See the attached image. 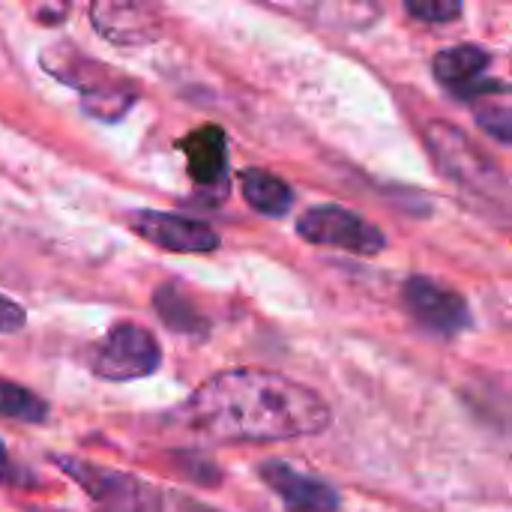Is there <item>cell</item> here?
Segmentation results:
<instances>
[{
    "label": "cell",
    "instance_id": "cell-1",
    "mask_svg": "<svg viewBox=\"0 0 512 512\" xmlns=\"http://www.w3.org/2000/svg\"><path fill=\"white\" fill-rule=\"evenodd\" d=\"M180 417L192 432L225 444L312 438L330 426V408L315 390L267 369H231L207 378Z\"/></svg>",
    "mask_w": 512,
    "mask_h": 512
},
{
    "label": "cell",
    "instance_id": "cell-2",
    "mask_svg": "<svg viewBox=\"0 0 512 512\" xmlns=\"http://www.w3.org/2000/svg\"><path fill=\"white\" fill-rule=\"evenodd\" d=\"M39 66L57 78L60 84L72 87L81 93V111L114 123L120 120L138 99V90L129 78L117 75L111 66L87 57L78 51V45L72 42H54L39 54Z\"/></svg>",
    "mask_w": 512,
    "mask_h": 512
},
{
    "label": "cell",
    "instance_id": "cell-3",
    "mask_svg": "<svg viewBox=\"0 0 512 512\" xmlns=\"http://www.w3.org/2000/svg\"><path fill=\"white\" fill-rule=\"evenodd\" d=\"M162 348L156 336L132 321H120L108 330L105 342L93 351V375L105 381H135L159 369Z\"/></svg>",
    "mask_w": 512,
    "mask_h": 512
},
{
    "label": "cell",
    "instance_id": "cell-4",
    "mask_svg": "<svg viewBox=\"0 0 512 512\" xmlns=\"http://www.w3.org/2000/svg\"><path fill=\"white\" fill-rule=\"evenodd\" d=\"M426 144L435 153L438 165L462 186H471L477 192H495L501 186V171L495 159H489L462 129L432 120L426 126Z\"/></svg>",
    "mask_w": 512,
    "mask_h": 512
},
{
    "label": "cell",
    "instance_id": "cell-5",
    "mask_svg": "<svg viewBox=\"0 0 512 512\" xmlns=\"http://www.w3.org/2000/svg\"><path fill=\"white\" fill-rule=\"evenodd\" d=\"M54 465L69 474L87 495L93 504H99V512H156L159 510V495L129 477V474H117V471H108V468H99V465H90V462H81V459H54Z\"/></svg>",
    "mask_w": 512,
    "mask_h": 512
},
{
    "label": "cell",
    "instance_id": "cell-6",
    "mask_svg": "<svg viewBox=\"0 0 512 512\" xmlns=\"http://www.w3.org/2000/svg\"><path fill=\"white\" fill-rule=\"evenodd\" d=\"M297 231L303 240L318 243V246H336L354 255H378L387 240L378 225L366 222L354 210L345 207H312L300 216Z\"/></svg>",
    "mask_w": 512,
    "mask_h": 512
},
{
    "label": "cell",
    "instance_id": "cell-7",
    "mask_svg": "<svg viewBox=\"0 0 512 512\" xmlns=\"http://www.w3.org/2000/svg\"><path fill=\"white\" fill-rule=\"evenodd\" d=\"M129 228L165 249V252H180V255H201V252H213L219 249V234L201 222V219H189V216H177V213H159V210H138L129 216Z\"/></svg>",
    "mask_w": 512,
    "mask_h": 512
},
{
    "label": "cell",
    "instance_id": "cell-8",
    "mask_svg": "<svg viewBox=\"0 0 512 512\" xmlns=\"http://www.w3.org/2000/svg\"><path fill=\"white\" fill-rule=\"evenodd\" d=\"M405 303H408L411 315L435 333L453 336L468 324L465 300L453 288L438 285L426 276H414L405 282Z\"/></svg>",
    "mask_w": 512,
    "mask_h": 512
},
{
    "label": "cell",
    "instance_id": "cell-9",
    "mask_svg": "<svg viewBox=\"0 0 512 512\" xmlns=\"http://www.w3.org/2000/svg\"><path fill=\"white\" fill-rule=\"evenodd\" d=\"M261 477L285 501V507L291 512L339 510V495H336L333 486H327L324 480L306 477V474L294 471L285 462H267V465H261Z\"/></svg>",
    "mask_w": 512,
    "mask_h": 512
},
{
    "label": "cell",
    "instance_id": "cell-10",
    "mask_svg": "<svg viewBox=\"0 0 512 512\" xmlns=\"http://www.w3.org/2000/svg\"><path fill=\"white\" fill-rule=\"evenodd\" d=\"M90 18L99 36L117 45H144L159 36L153 6L138 3H93Z\"/></svg>",
    "mask_w": 512,
    "mask_h": 512
},
{
    "label": "cell",
    "instance_id": "cell-11",
    "mask_svg": "<svg viewBox=\"0 0 512 512\" xmlns=\"http://www.w3.org/2000/svg\"><path fill=\"white\" fill-rule=\"evenodd\" d=\"M180 150L186 153L189 177L201 186H213L228 171V141L219 126H201L189 132L180 141Z\"/></svg>",
    "mask_w": 512,
    "mask_h": 512
},
{
    "label": "cell",
    "instance_id": "cell-12",
    "mask_svg": "<svg viewBox=\"0 0 512 512\" xmlns=\"http://www.w3.org/2000/svg\"><path fill=\"white\" fill-rule=\"evenodd\" d=\"M240 186H243V198H246L249 207L258 210V213L282 216V213H288L291 204H294L291 186H288L282 177H276V174H270V171H264V168H249V171H243V174H240Z\"/></svg>",
    "mask_w": 512,
    "mask_h": 512
},
{
    "label": "cell",
    "instance_id": "cell-13",
    "mask_svg": "<svg viewBox=\"0 0 512 512\" xmlns=\"http://www.w3.org/2000/svg\"><path fill=\"white\" fill-rule=\"evenodd\" d=\"M486 66H489V54L477 45H453L435 57V75L459 90H465L474 78H480Z\"/></svg>",
    "mask_w": 512,
    "mask_h": 512
},
{
    "label": "cell",
    "instance_id": "cell-14",
    "mask_svg": "<svg viewBox=\"0 0 512 512\" xmlns=\"http://www.w3.org/2000/svg\"><path fill=\"white\" fill-rule=\"evenodd\" d=\"M153 306L162 318L165 327L177 330V333H186V336H198V333H207V321L195 312V306L171 285H162L156 288L153 294Z\"/></svg>",
    "mask_w": 512,
    "mask_h": 512
},
{
    "label": "cell",
    "instance_id": "cell-15",
    "mask_svg": "<svg viewBox=\"0 0 512 512\" xmlns=\"http://www.w3.org/2000/svg\"><path fill=\"white\" fill-rule=\"evenodd\" d=\"M0 417L18 420V423H45L48 405L33 390L0 378Z\"/></svg>",
    "mask_w": 512,
    "mask_h": 512
},
{
    "label": "cell",
    "instance_id": "cell-16",
    "mask_svg": "<svg viewBox=\"0 0 512 512\" xmlns=\"http://www.w3.org/2000/svg\"><path fill=\"white\" fill-rule=\"evenodd\" d=\"M477 120H480L483 132H489L498 141L512 144V108H483L477 114Z\"/></svg>",
    "mask_w": 512,
    "mask_h": 512
},
{
    "label": "cell",
    "instance_id": "cell-17",
    "mask_svg": "<svg viewBox=\"0 0 512 512\" xmlns=\"http://www.w3.org/2000/svg\"><path fill=\"white\" fill-rule=\"evenodd\" d=\"M408 12L417 15V18H426V21H447V18H456L462 12L459 3H408Z\"/></svg>",
    "mask_w": 512,
    "mask_h": 512
},
{
    "label": "cell",
    "instance_id": "cell-18",
    "mask_svg": "<svg viewBox=\"0 0 512 512\" xmlns=\"http://www.w3.org/2000/svg\"><path fill=\"white\" fill-rule=\"evenodd\" d=\"M24 324H27V312L15 300L0 294V333H18Z\"/></svg>",
    "mask_w": 512,
    "mask_h": 512
},
{
    "label": "cell",
    "instance_id": "cell-19",
    "mask_svg": "<svg viewBox=\"0 0 512 512\" xmlns=\"http://www.w3.org/2000/svg\"><path fill=\"white\" fill-rule=\"evenodd\" d=\"M15 477H18V471H15V465L9 459V450L0 441V483H15Z\"/></svg>",
    "mask_w": 512,
    "mask_h": 512
},
{
    "label": "cell",
    "instance_id": "cell-20",
    "mask_svg": "<svg viewBox=\"0 0 512 512\" xmlns=\"http://www.w3.org/2000/svg\"><path fill=\"white\" fill-rule=\"evenodd\" d=\"M66 12H69V6H42V9H36V18L45 24H60V18Z\"/></svg>",
    "mask_w": 512,
    "mask_h": 512
}]
</instances>
